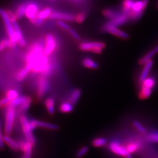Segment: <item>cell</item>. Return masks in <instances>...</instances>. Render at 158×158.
<instances>
[{
    "mask_svg": "<svg viewBox=\"0 0 158 158\" xmlns=\"http://www.w3.org/2000/svg\"><path fill=\"white\" fill-rule=\"evenodd\" d=\"M10 102H11V101H10L6 97L3 98H2V99L0 100V102H1V105H2V106H6V105L8 106V105L9 104V103Z\"/></svg>",
    "mask_w": 158,
    "mask_h": 158,
    "instance_id": "obj_44",
    "label": "cell"
},
{
    "mask_svg": "<svg viewBox=\"0 0 158 158\" xmlns=\"http://www.w3.org/2000/svg\"><path fill=\"white\" fill-rule=\"evenodd\" d=\"M50 19H56L58 21H73L75 20V17L73 15L59 12H52L49 17Z\"/></svg>",
    "mask_w": 158,
    "mask_h": 158,
    "instance_id": "obj_13",
    "label": "cell"
},
{
    "mask_svg": "<svg viewBox=\"0 0 158 158\" xmlns=\"http://www.w3.org/2000/svg\"><path fill=\"white\" fill-rule=\"evenodd\" d=\"M139 148H140V145L138 143L133 142L130 143L127 146V149L128 151V152L131 154L132 153L135 152L136 151H138Z\"/></svg>",
    "mask_w": 158,
    "mask_h": 158,
    "instance_id": "obj_34",
    "label": "cell"
},
{
    "mask_svg": "<svg viewBox=\"0 0 158 158\" xmlns=\"http://www.w3.org/2000/svg\"><path fill=\"white\" fill-rule=\"evenodd\" d=\"M148 3V0H136L132 10L128 14L129 19L132 21H136L140 18L147 7Z\"/></svg>",
    "mask_w": 158,
    "mask_h": 158,
    "instance_id": "obj_3",
    "label": "cell"
},
{
    "mask_svg": "<svg viewBox=\"0 0 158 158\" xmlns=\"http://www.w3.org/2000/svg\"><path fill=\"white\" fill-rule=\"evenodd\" d=\"M56 40L55 36L51 34L46 35L45 44L44 48V53L46 56L51 55L56 48Z\"/></svg>",
    "mask_w": 158,
    "mask_h": 158,
    "instance_id": "obj_7",
    "label": "cell"
},
{
    "mask_svg": "<svg viewBox=\"0 0 158 158\" xmlns=\"http://www.w3.org/2000/svg\"><path fill=\"white\" fill-rule=\"evenodd\" d=\"M0 16L2 18L5 27H6V32L9 37V40L11 42L14 47L15 48L17 44V38L15 36L14 29L13 27V25L11 21L8 16L7 11L4 9H0Z\"/></svg>",
    "mask_w": 158,
    "mask_h": 158,
    "instance_id": "obj_2",
    "label": "cell"
},
{
    "mask_svg": "<svg viewBox=\"0 0 158 158\" xmlns=\"http://www.w3.org/2000/svg\"><path fill=\"white\" fill-rule=\"evenodd\" d=\"M155 85V80L152 77H148L142 82V86L152 89Z\"/></svg>",
    "mask_w": 158,
    "mask_h": 158,
    "instance_id": "obj_33",
    "label": "cell"
},
{
    "mask_svg": "<svg viewBox=\"0 0 158 158\" xmlns=\"http://www.w3.org/2000/svg\"><path fill=\"white\" fill-rule=\"evenodd\" d=\"M107 143V140L105 138H97L92 142L93 145L97 148L102 147L105 145Z\"/></svg>",
    "mask_w": 158,
    "mask_h": 158,
    "instance_id": "obj_31",
    "label": "cell"
},
{
    "mask_svg": "<svg viewBox=\"0 0 158 158\" xmlns=\"http://www.w3.org/2000/svg\"><path fill=\"white\" fill-rule=\"evenodd\" d=\"M57 25L59 27H60L61 28L63 29H65V30H68L69 31L70 29V27L68 25V24L66 23H64V21H57Z\"/></svg>",
    "mask_w": 158,
    "mask_h": 158,
    "instance_id": "obj_40",
    "label": "cell"
},
{
    "mask_svg": "<svg viewBox=\"0 0 158 158\" xmlns=\"http://www.w3.org/2000/svg\"><path fill=\"white\" fill-rule=\"evenodd\" d=\"M121 13V12H119L118 11H117L111 8H107L103 11L104 15L108 19H109L110 21L113 20V19L118 16Z\"/></svg>",
    "mask_w": 158,
    "mask_h": 158,
    "instance_id": "obj_24",
    "label": "cell"
},
{
    "mask_svg": "<svg viewBox=\"0 0 158 158\" xmlns=\"http://www.w3.org/2000/svg\"><path fill=\"white\" fill-rule=\"evenodd\" d=\"M85 18V14L84 12H80L75 17V20L77 23H83Z\"/></svg>",
    "mask_w": 158,
    "mask_h": 158,
    "instance_id": "obj_39",
    "label": "cell"
},
{
    "mask_svg": "<svg viewBox=\"0 0 158 158\" xmlns=\"http://www.w3.org/2000/svg\"><path fill=\"white\" fill-rule=\"evenodd\" d=\"M45 105L48 112L50 114H53L55 113V102L54 99L51 97L46 98L45 102Z\"/></svg>",
    "mask_w": 158,
    "mask_h": 158,
    "instance_id": "obj_22",
    "label": "cell"
},
{
    "mask_svg": "<svg viewBox=\"0 0 158 158\" xmlns=\"http://www.w3.org/2000/svg\"><path fill=\"white\" fill-rule=\"evenodd\" d=\"M27 158V157H26V156H23V157H22V158Z\"/></svg>",
    "mask_w": 158,
    "mask_h": 158,
    "instance_id": "obj_46",
    "label": "cell"
},
{
    "mask_svg": "<svg viewBox=\"0 0 158 158\" xmlns=\"http://www.w3.org/2000/svg\"><path fill=\"white\" fill-rule=\"evenodd\" d=\"M4 49V48H3V46L0 44V52L3 51Z\"/></svg>",
    "mask_w": 158,
    "mask_h": 158,
    "instance_id": "obj_45",
    "label": "cell"
},
{
    "mask_svg": "<svg viewBox=\"0 0 158 158\" xmlns=\"http://www.w3.org/2000/svg\"><path fill=\"white\" fill-rule=\"evenodd\" d=\"M29 125L32 131L35 130L38 127L50 130H57L59 129V127L56 125L36 119H31L29 121Z\"/></svg>",
    "mask_w": 158,
    "mask_h": 158,
    "instance_id": "obj_11",
    "label": "cell"
},
{
    "mask_svg": "<svg viewBox=\"0 0 158 158\" xmlns=\"http://www.w3.org/2000/svg\"><path fill=\"white\" fill-rule=\"evenodd\" d=\"M38 13V6L36 4L32 2L28 3L25 12V16L28 18L32 23L35 24Z\"/></svg>",
    "mask_w": 158,
    "mask_h": 158,
    "instance_id": "obj_9",
    "label": "cell"
},
{
    "mask_svg": "<svg viewBox=\"0 0 158 158\" xmlns=\"http://www.w3.org/2000/svg\"><path fill=\"white\" fill-rule=\"evenodd\" d=\"M51 1H55V0H51Z\"/></svg>",
    "mask_w": 158,
    "mask_h": 158,
    "instance_id": "obj_48",
    "label": "cell"
},
{
    "mask_svg": "<svg viewBox=\"0 0 158 158\" xmlns=\"http://www.w3.org/2000/svg\"><path fill=\"white\" fill-rule=\"evenodd\" d=\"M31 71L28 67L25 66V67L23 68L17 75V79L18 81H23V79L26 77V76L28 74L29 72Z\"/></svg>",
    "mask_w": 158,
    "mask_h": 158,
    "instance_id": "obj_29",
    "label": "cell"
},
{
    "mask_svg": "<svg viewBox=\"0 0 158 158\" xmlns=\"http://www.w3.org/2000/svg\"><path fill=\"white\" fill-rule=\"evenodd\" d=\"M2 106V105H1V102H0V107Z\"/></svg>",
    "mask_w": 158,
    "mask_h": 158,
    "instance_id": "obj_47",
    "label": "cell"
},
{
    "mask_svg": "<svg viewBox=\"0 0 158 158\" xmlns=\"http://www.w3.org/2000/svg\"><path fill=\"white\" fill-rule=\"evenodd\" d=\"M88 151H89L88 147L83 146L79 149V151H77V152L76 153V157L77 158H83L85 155L88 152Z\"/></svg>",
    "mask_w": 158,
    "mask_h": 158,
    "instance_id": "obj_35",
    "label": "cell"
},
{
    "mask_svg": "<svg viewBox=\"0 0 158 158\" xmlns=\"http://www.w3.org/2000/svg\"><path fill=\"white\" fill-rule=\"evenodd\" d=\"M4 136L2 131L1 123L0 121V149H3L4 147Z\"/></svg>",
    "mask_w": 158,
    "mask_h": 158,
    "instance_id": "obj_41",
    "label": "cell"
},
{
    "mask_svg": "<svg viewBox=\"0 0 158 158\" xmlns=\"http://www.w3.org/2000/svg\"><path fill=\"white\" fill-rule=\"evenodd\" d=\"M31 101H32L31 98L29 97H27L26 100L23 102L21 105H20L19 106L18 109V113L23 115V113L27 111L31 106Z\"/></svg>",
    "mask_w": 158,
    "mask_h": 158,
    "instance_id": "obj_23",
    "label": "cell"
},
{
    "mask_svg": "<svg viewBox=\"0 0 158 158\" xmlns=\"http://www.w3.org/2000/svg\"><path fill=\"white\" fill-rule=\"evenodd\" d=\"M147 141L149 142H155L158 143V131H152L150 132L146 137Z\"/></svg>",
    "mask_w": 158,
    "mask_h": 158,
    "instance_id": "obj_32",
    "label": "cell"
},
{
    "mask_svg": "<svg viewBox=\"0 0 158 158\" xmlns=\"http://www.w3.org/2000/svg\"><path fill=\"white\" fill-rule=\"evenodd\" d=\"M18 143L19 145L20 149L22 150L24 153V156L27 158H31L32 147L34 145L32 143H31L30 142L28 141L27 140H26V141L20 142Z\"/></svg>",
    "mask_w": 158,
    "mask_h": 158,
    "instance_id": "obj_15",
    "label": "cell"
},
{
    "mask_svg": "<svg viewBox=\"0 0 158 158\" xmlns=\"http://www.w3.org/2000/svg\"><path fill=\"white\" fill-rule=\"evenodd\" d=\"M73 110V106L69 102H63L59 106V111L61 113H69Z\"/></svg>",
    "mask_w": 158,
    "mask_h": 158,
    "instance_id": "obj_27",
    "label": "cell"
},
{
    "mask_svg": "<svg viewBox=\"0 0 158 158\" xmlns=\"http://www.w3.org/2000/svg\"><path fill=\"white\" fill-rule=\"evenodd\" d=\"M52 10L50 8H45V9H44L43 10H42L41 11L39 12L38 16H37V19L35 24L36 25H41L43 21L47 19V18H49V17L52 14Z\"/></svg>",
    "mask_w": 158,
    "mask_h": 158,
    "instance_id": "obj_16",
    "label": "cell"
},
{
    "mask_svg": "<svg viewBox=\"0 0 158 158\" xmlns=\"http://www.w3.org/2000/svg\"><path fill=\"white\" fill-rule=\"evenodd\" d=\"M81 94V91L79 89H76L75 90H74L70 96L69 97V102H70L73 106L75 105L80 99V96Z\"/></svg>",
    "mask_w": 158,
    "mask_h": 158,
    "instance_id": "obj_21",
    "label": "cell"
},
{
    "mask_svg": "<svg viewBox=\"0 0 158 158\" xmlns=\"http://www.w3.org/2000/svg\"><path fill=\"white\" fill-rule=\"evenodd\" d=\"M136 0H123L122 4V12L128 15L132 10V6Z\"/></svg>",
    "mask_w": 158,
    "mask_h": 158,
    "instance_id": "obj_20",
    "label": "cell"
},
{
    "mask_svg": "<svg viewBox=\"0 0 158 158\" xmlns=\"http://www.w3.org/2000/svg\"><path fill=\"white\" fill-rule=\"evenodd\" d=\"M28 96H19L18 98L12 100L8 105V107L15 108L21 105L27 99Z\"/></svg>",
    "mask_w": 158,
    "mask_h": 158,
    "instance_id": "obj_26",
    "label": "cell"
},
{
    "mask_svg": "<svg viewBox=\"0 0 158 158\" xmlns=\"http://www.w3.org/2000/svg\"><path fill=\"white\" fill-rule=\"evenodd\" d=\"M109 149L111 152L118 155L124 156L125 158H132L131 154L128 152L127 148L122 146L118 141L111 142L109 144Z\"/></svg>",
    "mask_w": 158,
    "mask_h": 158,
    "instance_id": "obj_8",
    "label": "cell"
},
{
    "mask_svg": "<svg viewBox=\"0 0 158 158\" xmlns=\"http://www.w3.org/2000/svg\"><path fill=\"white\" fill-rule=\"evenodd\" d=\"M157 52H158V45L154 48L153 50L147 53V56H148V57L149 59H151V58H152Z\"/></svg>",
    "mask_w": 158,
    "mask_h": 158,
    "instance_id": "obj_42",
    "label": "cell"
},
{
    "mask_svg": "<svg viewBox=\"0 0 158 158\" xmlns=\"http://www.w3.org/2000/svg\"><path fill=\"white\" fill-rule=\"evenodd\" d=\"M102 30L104 32H109L110 34H113L114 35L119 37V38H121L127 39L129 37L128 35L127 34L126 32L119 30V29L117 28V27L113 26L109 23H106L103 26Z\"/></svg>",
    "mask_w": 158,
    "mask_h": 158,
    "instance_id": "obj_10",
    "label": "cell"
},
{
    "mask_svg": "<svg viewBox=\"0 0 158 158\" xmlns=\"http://www.w3.org/2000/svg\"><path fill=\"white\" fill-rule=\"evenodd\" d=\"M82 63L85 68L92 69H96L98 68V64L96 62H94V60L88 57L85 58L82 61Z\"/></svg>",
    "mask_w": 158,
    "mask_h": 158,
    "instance_id": "obj_28",
    "label": "cell"
},
{
    "mask_svg": "<svg viewBox=\"0 0 158 158\" xmlns=\"http://www.w3.org/2000/svg\"><path fill=\"white\" fill-rule=\"evenodd\" d=\"M145 66L142 69L141 74L139 76V81L141 82H143L145 79H147L148 77V74L150 72V70L152 68L153 65V61L152 60H150L148 61L147 63H145Z\"/></svg>",
    "mask_w": 158,
    "mask_h": 158,
    "instance_id": "obj_18",
    "label": "cell"
},
{
    "mask_svg": "<svg viewBox=\"0 0 158 158\" xmlns=\"http://www.w3.org/2000/svg\"><path fill=\"white\" fill-rule=\"evenodd\" d=\"M28 3H23L17 8L16 11L15 12L17 19H20L24 15H25V12Z\"/></svg>",
    "mask_w": 158,
    "mask_h": 158,
    "instance_id": "obj_25",
    "label": "cell"
},
{
    "mask_svg": "<svg viewBox=\"0 0 158 158\" xmlns=\"http://www.w3.org/2000/svg\"><path fill=\"white\" fill-rule=\"evenodd\" d=\"M133 125L134 126V127L135 128L136 130H138L139 132H141V133H145L146 132V129L138 121L134 120L132 122Z\"/></svg>",
    "mask_w": 158,
    "mask_h": 158,
    "instance_id": "obj_37",
    "label": "cell"
},
{
    "mask_svg": "<svg viewBox=\"0 0 158 158\" xmlns=\"http://www.w3.org/2000/svg\"><path fill=\"white\" fill-rule=\"evenodd\" d=\"M129 19V18L128 15L125 14L123 12H121L118 16L113 19V20H111L110 22V24H111L113 26L118 27L119 25H121L123 24H124L125 23H127L128 20Z\"/></svg>",
    "mask_w": 158,
    "mask_h": 158,
    "instance_id": "obj_17",
    "label": "cell"
},
{
    "mask_svg": "<svg viewBox=\"0 0 158 158\" xmlns=\"http://www.w3.org/2000/svg\"><path fill=\"white\" fill-rule=\"evenodd\" d=\"M12 25H13L14 29L15 36H16V38H17V44L21 47L25 46V41L23 39L22 32L19 28V27L18 23H17V21H13V22H12Z\"/></svg>",
    "mask_w": 158,
    "mask_h": 158,
    "instance_id": "obj_14",
    "label": "cell"
},
{
    "mask_svg": "<svg viewBox=\"0 0 158 158\" xmlns=\"http://www.w3.org/2000/svg\"><path fill=\"white\" fill-rule=\"evenodd\" d=\"M49 89V83L45 76L40 77L38 81L37 94L39 97H42Z\"/></svg>",
    "mask_w": 158,
    "mask_h": 158,
    "instance_id": "obj_12",
    "label": "cell"
},
{
    "mask_svg": "<svg viewBox=\"0 0 158 158\" xmlns=\"http://www.w3.org/2000/svg\"><path fill=\"white\" fill-rule=\"evenodd\" d=\"M0 44L3 46V48L4 49L6 48H14L11 43V42L10 41V40H2Z\"/></svg>",
    "mask_w": 158,
    "mask_h": 158,
    "instance_id": "obj_38",
    "label": "cell"
},
{
    "mask_svg": "<svg viewBox=\"0 0 158 158\" xmlns=\"http://www.w3.org/2000/svg\"><path fill=\"white\" fill-rule=\"evenodd\" d=\"M44 44L42 41L34 44L27 57L26 66L34 73L48 75L51 73L52 66L44 53Z\"/></svg>",
    "mask_w": 158,
    "mask_h": 158,
    "instance_id": "obj_1",
    "label": "cell"
},
{
    "mask_svg": "<svg viewBox=\"0 0 158 158\" xmlns=\"http://www.w3.org/2000/svg\"><path fill=\"white\" fill-rule=\"evenodd\" d=\"M19 120H20L23 132L25 136L26 140L30 142L31 143H32L33 145H34L35 143V139L32 134V131L31 128V127L29 125V121L27 118V117L23 114L21 115L19 117Z\"/></svg>",
    "mask_w": 158,
    "mask_h": 158,
    "instance_id": "obj_5",
    "label": "cell"
},
{
    "mask_svg": "<svg viewBox=\"0 0 158 158\" xmlns=\"http://www.w3.org/2000/svg\"><path fill=\"white\" fill-rule=\"evenodd\" d=\"M70 34L72 36V37L74 38L75 40H80V36L79 35V34H77L74 30H73V29H70L69 31Z\"/></svg>",
    "mask_w": 158,
    "mask_h": 158,
    "instance_id": "obj_43",
    "label": "cell"
},
{
    "mask_svg": "<svg viewBox=\"0 0 158 158\" xmlns=\"http://www.w3.org/2000/svg\"><path fill=\"white\" fill-rule=\"evenodd\" d=\"M10 101H12L19 97L18 93L17 91L15 90H10L6 93V96Z\"/></svg>",
    "mask_w": 158,
    "mask_h": 158,
    "instance_id": "obj_36",
    "label": "cell"
},
{
    "mask_svg": "<svg viewBox=\"0 0 158 158\" xmlns=\"http://www.w3.org/2000/svg\"><path fill=\"white\" fill-rule=\"evenodd\" d=\"M16 115L15 108L8 107L6 113V118L4 123V132L6 135H10L13 129L14 123Z\"/></svg>",
    "mask_w": 158,
    "mask_h": 158,
    "instance_id": "obj_4",
    "label": "cell"
},
{
    "mask_svg": "<svg viewBox=\"0 0 158 158\" xmlns=\"http://www.w3.org/2000/svg\"><path fill=\"white\" fill-rule=\"evenodd\" d=\"M152 89L150 88L142 86L141 90L139 94V97L141 99H146L149 97L152 94Z\"/></svg>",
    "mask_w": 158,
    "mask_h": 158,
    "instance_id": "obj_30",
    "label": "cell"
},
{
    "mask_svg": "<svg viewBox=\"0 0 158 158\" xmlns=\"http://www.w3.org/2000/svg\"><path fill=\"white\" fill-rule=\"evenodd\" d=\"M4 141L5 143L14 151H17L19 149H20L19 143L14 139H13L10 135H5L4 136Z\"/></svg>",
    "mask_w": 158,
    "mask_h": 158,
    "instance_id": "obj_19",
    "label": "cell"
},
{
    "mask_svg": "<svg viewBox=\"0 0 158 158\" xmlns=\"http://www.w3.org/2000/svg\"><path fill=\"white\" fill-rule=\"evenodd\" d=\"M80 49L83 51H91L94 53H101L105 44L100 42H85L80 44Z\"/></svg>",
    "mask_w": 158,
    "mask_h": 158,
    "instance_id": "obj_6",
    "label": "cell"
}]
</instances>
